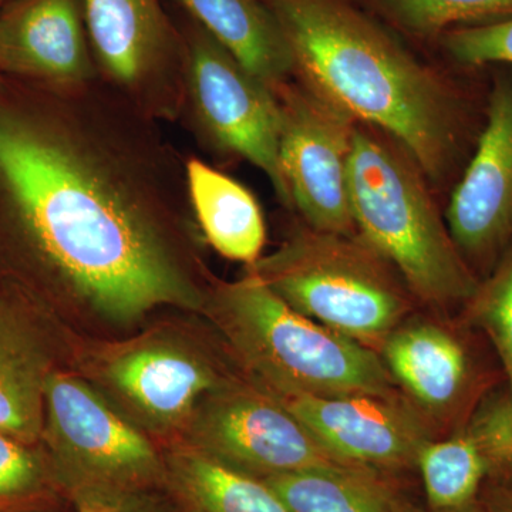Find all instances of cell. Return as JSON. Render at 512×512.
I'll use <instances>...</instances> for the list:
<instances>
[{
	"mask_svg": "<svg viewBox=\"0 0 512 512\" xmlns=\"http://www.w3.org/2000/svg\"><path fill=\"white\" fill-rule=\"evenodd\" d=\"M379 356L439 437L463 426L485 394L505 382L491 343L458 316L419 309L387 336Z\"/></svg>",
	"mask_w": 512,
	"mask_h": 512,
	"instance_id": "7",
	"label": "cell"
},
{
	"mask_svg": "<svg viewBox=\"0 0 512 512\" xmlns=\"http://www.w3.org/2000/svg\"><path fill=\"white\" fill-rule=\"evenodd\" d=\"M100 379L151 429H184L207 394L227 375L197 350L165 338H144L109 350Z\"/></svg>",
	"mask_w": 512,
	"mask_h": 512,
	"instance_id": "14",
	"label": "cell"
},
{
	"mask_svg": "<svg viewBox=\"0 0 512 512\" xmlns=\"http://www.w3.org/2000/svg\"><path fill=\"white\" fill-rule=\"evenodd\" d=\"M488 69L484 127L444 212L458 252L480 281L512 247V66Z\"/></svg>",
	"mask_w": 512,
	"mask_h": 512,
	"instance_id": "12",
	"label": "cell"
},
{
	"mask_svg": "<svg viewBox=\"0 0 512 512\" xmlns=\"http://www.w3.org/2000/svg\"><path fill=\"white\" fill-rule=\"evenodd\" d=\"M181 35L185 57L181 117L215 153L242 158L259 168L278 200L292 211L279 164L281 110L274 90L194 20Z\"/></svg>",
	"mask_w": 512,
	"mask_h": 512,
	"instance_id": "6",
	"label": "cell"
},
{
	"mask_svg": "<svg viewBox=\"0 0 512 512\" xmlns=\"http://www.w3.org/2000/svg\"><path fill=\"white\" fill-rule=\"evenodd\" d=\"M9 2V0H0V6L3 5V3Z\"/></svg>",
	"mask_w": 512,
	"mask_h": 512,
	"instance_id": "31",
	"label": "cell"
},
{
	"mask_svg": "<svg viewBox=\"0 0 512 512\" xmlns=\"http://www.w3.org/2000/svg\"><path fill=\"white\" fill-rule=\"evenodd\" d=\"M400 512H429V510H424V508L420 507L416 501H413L412 498H409V500L406 501V504H404L402 511Z\"/></svg>",
	"mask_w": 512,
	"mask_h": 512,
	"instance_id": "30",
	"label": "cell"
},
{
	"mask_svg": "<svg viewBox=\"0 0 512 512\" xmlns=\"http://www.w3.org/2000/svg\"><path fill=\"white\" fill-rule=\"evenodd\" d=\"M185 173L202 238L229 261L254 265L266 241L264 214L254 194L197 158L187 160Z\"/></svg>",
	"mask_w": 512,
	"mask_h": 512,
	"instance_id": "17",
	"label": "cell"
},
{
	"mask_svg": "<svg viewBox=\"0 0 512 512\" xmlns=\"http://www.w3.org/2000/svg\"><path fill=\"white\" fill-rule=\"evenodd\" d=\"M457 316L491 343L512 392V247Z\"/></svg>",
	"mask_w": 512,
	"mask_h": 512,
	"instance_id": "23",
	"label": "cell"
},
{
	"mask_svg": "<svg viewBox=\"0 0 512 512\" xmlns=\"http://www.w3.org/2000/svg\"><path fill=\"white\" fill-rule=\"evenodd\" d=\"M463 426L487 461L485 485L512 490V392L507 383L485 394Z\"/></svg>",
	"mask_w": 512,
	"mask_h": 512,
	"instance_id": "25",
	"label": "cell"
},
{
	"mask_svg": "<svg viewBox=\"0 0 512 512\" xmlns=\"http://www.w3.org/2000/svg\"><path fill=\"white\" fill-rule=\"evenodd\" d=\"M245 271L306 318L377 353L420 309L396 268L359 234L319 231L302 221L274 254Z\"/></svg>",
	"mask_w": 512,
	"mask_h": 512,
	"instance_id": "5",
	"label": "cell"
},
{
	"mask_svg": "<svg viewBox=\"0 0 512 512\" xmlns=\"http://www.w3.org/2000/svg\"><path fill=\"white\" fill-rule=\"evenodd\" d=\"M430 185L393 140L357 123L349 161L356 234L396 268L420 309L454 318L480 279L458 252Z\"/></svg>",
	"mask_w": 512,
	"mask_h": 512,
	"instance_id": "3",
	"label": "cell"
},
{
	"mask_svg": "<svg viewBox=\"0 0 512 512\" xmlns=\"http://www.w3.org/2000/svg\"><path fill=\"white\" fill-rule=\"evenodd\" d=\"M292 512H400V480L353 467H323L266 478Z\"/></svg>",
	"mask_w": 512,
	"mask_h": 512,
	"instance_id": "20",
	"label": "cell"
},
{
	"mask_svg": "<svg viewBox=\"0 0 512 512\" xmlns=\"http://www.w3.org/2000/svg\"><path fill=\"white\" fill-rule=\"evenodd\" d=\"M248 72L269 89L295 79L291 50L265 0H178Z\"/></svg>",
	"mask_w": 512,
	"mask_h": 512,
	"instance_id": "16",
	"label": "cell"
},
{
	"mask_svg": "<svg viewBox=\"0 0 512 512\" xmlns=\"http://www.w3.org/2000/svg\"><path fill=\"white\" fill-rule=\"evenodd\" d=\"M183 430L185 446L259 480L343 466L284 404L244 375L207 394Z\"/></svg>",
	"mask_w": 512,
	"mask_h": 512,
	"instance_id": "9",
	"label": "cell"
},
{
	"mask_svg": "<svg viewBox=\"0 0 512 512\" xmlns=\"http://www.w3.org/2000/svg\"><path fill=\"white\" fill-rule=\"evenodd\" d=\"M0 74L64 89L99 79L82 0H9L0 6Z\"/></svg>",
	"mask_w": 512,
	"mask_h": 512,
	"instance_id": "15",
	"label": "cell"
},
{
	"mask_svg": "<svg viewBox=\"0 0 512 512\" xmlns=\"http://www.w3.org/2000/svg\"><path fill=\"white\" fill-rule=\"evenodd\" d=\"M478 500L491 512H512V490L508 488L484 485Z\"/></svg>",
	"mask_w": 512,
	"mask_h": 512,
	"instance_id": "28",
	"label": "cell"
},
{
	"mask_svg": "<svg viewBox=\"0 0 512 512\" xmlns=\"http://www.w3.org/2000/svg\"><path fill=\"white\" fill-rule=\"evenodd\" d=\"M265 2L296 79L393 140L431 187L453 190L484 127L490 69L434 70L350 0Z\"/></svg>",
	"mask_w": 512,
	"mask_h": 512,
	"instance_id": "2",
	"label": "cell"
},
{
	"mask_svg": "<svg viewBox=\"0 0 512 512\" xmlns=\"http://www.w3.org/2000/svg\"><path fill=\"white\" fill-rule=\"evenodd\" d=\"M46 454L0 433V512H36L59 491Z\"/></svg>",
	"mask_w": 512,
	"mask_h": 512,
	"instance_id": "24",
	"label": "cell"
},
{
	"mask_svg": "<svg viewBox=\"0 0 512 512\" xmlns=\"http://www.w3.org/2000/svg\"><path fill=\"white\" fill-rule=\"evenodd\" d=\"M394 25L417 37L512 18V0H369Z\"/></svg>",
	"mask_w": 512,
	"mask_h": 512,
	"instance_id": "22",
	"label": "cell"
},
{
	"mask_svg": "<svg viewBox=\"0 0 512 512\" xmlns=\"http://www.w3.org/2000/svg\"><path fill=\"white\" fill-rule=\"evenodd\" d=\"M274 93L281 110L279 164L292 211L319 231L356 234L349 200L356 121L296 77Z\"/></svg>",
	"mask_w": 512,
	"mask_h": 512,
	"instance_id": "11",
	"label": "cell"
},
{
	"mask_svg": "<svg viewBox=\"0 0 512 512\" xmlns=\"http://www.w3.org/2000/svg\"><path fill=\"white\" fill-rule=\"evenodd\" d=\"M272 396L343 466L396 480L417 473L421 450L429 441L440 439L402 394Z\"/></svg>",
	"mask_w": 512,
	"mask_h": 512,
	"instance_id": "13",
	"label": "cell"
},
{
	"mask_svg": "<svg viewBox=\"0 0 512 512\" xmlns=\"http://www.w3.org/2000/svg\"><path fill=\"white\" fill-rule=\"evenodd\" d=\"M103 80L0 74V225L53 291L114 323L202 311L210 286L185 164Z\"/></svg>",
	"mask_w": 512,
	"mask_h": 512,
	"instance_id": "1",
	"label": "cell"
},
{
	"mask_svg": "<svg viewBox=\"0 0 512 512\" xmlns=\"http://www.w3.org/2000/svg\"><path fill=\"white\" fill-rule=\"evenodd\" d=\"M202 311L242 375L266 392L402 394L379 353L306 318L249 272L211 284Z\"/></svg>",
	"mask_w": 512,
	"mask_h": 512,
	"instance_id": "4",
	"label": "cell"
},
{
	"mask_svg": "<svg viewBox=\"0 0 512 512\" xmlns=\"http://www.w3.org/2000/svg\"><path fill=\"white\" fill-rule=\"evenodd\" d=\"M417 473L429 512H446L476 503L488 481V466L466 427L434 439L421 450Z\"/></svg>",
	"mask_w": 512,
	"mask_h": 512,
	"instance_id": "21",
	"label": "cell"
},
{
	"mask_svg": "<svg viewBox=\"0 0 512 512\" xmlns=\"http://www.w3.org/2000/svg\"><path fill=\"white\" fill-rule=\"evenodd\" d=\"M446 512H491L480 500L476 503L466 505V507L457 508V510H451Z\"/></svg>",
	"mask_w": 512,
	"mask_h": 512,
	"instance_id": "29",
	"label": "cell"
},
{
	"mask_svg": "<svg viewBox=\"0 0 512 512\" xmlns=\"http://www.w3.org/2000/svg\"><path fill=\"white\" fill-rule=\"evenodd\" d=\"M100 79L158 121L183 116V35L160 0H82Z\"/></svg>",
	"mask_w": 512,
	"mask_h": 512,
	"instance_id": "10",
	"label": "cell"
},
{
	"mask_svg": "<svg viewBox=\"0 0 512 512\" xmlns=\"http://www.w3.org/2000/svg\"><path fill=\"white\" fill-rule=\"evenodd\" d=\"M40 440L60 490L73 483L164 488V458L84 380L50 370Z\"/></svg>",
	"mask_w": 512,
	"mask_h": 512,
	"instance_id": "8",
	"label": "cell"
},
{
	"mask_svg": "<svg viewBox=\"0 0 512 512\" xmlns=\"http://www.w3.org/2000/svg\"><path fill=\"white\" fill-rule=\"evenodd\" d=\"M77 512H180L164 488L73 483L64 488Z\"/></svg>",
	"mask_w": 512,
	"mask_h": 512,
	"instance_id": "27",
	"label": "cell"
},
{
	"mask_svg": "<svg viewBox=\"0 0 512 512\" xmlns=\"http://www.w3.org/2000/svg\"><path fill=\"white\" fill-rule=\"evenodd\" d=\"M444 52L461 69L512 66V18L461 26L440 37Z\"/></svg>",
	"mask_w": 512,
	"mask_h": 512,
	"instance_id": "26",
	"label": "cell"
},
{
	"mask_svg": "<svg viewBox=\"0 0 512 512\" xmlns=\"http://www.w3.org/2000/svg\"><path fill=\"white\" fill-rule=\"evenodd\" d=\"M49 373L32 332L0 308V433L28 446L39 443Z\"/></svg>",
	"mask_w": 512,
	"mask_h": 512,
	"instance_id": "19",
	"label": "cell"
},
{
	"mask_svg": "<svg viewBox=\"0 0 512 512\" xmlns=\"http://www.w3.org/2000/svg\"><path fill=\"white\" fill-rule=\"evenodd\" d=\"M163 458L164 490L180 512H292L266 481L185 444Z\"/></svg>",
	"mask_w": 512,
	"mask_h": 512,
	"instance_id": "18",
	"label": "cell"
}]
</instances>
